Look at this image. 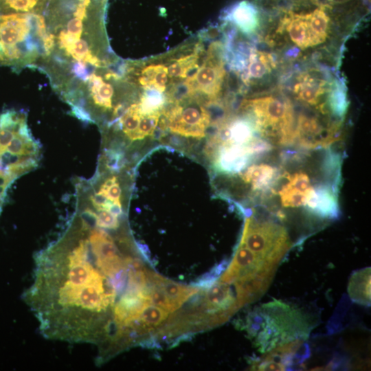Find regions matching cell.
Returning a JSON list of instances; mask_svg holds the SVG:
<instances>
[{
  "label": "cell",
  "instance_id": "cell-14",
  "mask_svg": "<svg viewBox=\"0 0 371 371\" xmlns=\"http://www.w3.org/2000/svg\"><path fill=\"white\" fill-rule=\"evenodd\" d=\"M244 34H254L260 25L258 8L251 2L244 0L234 5L226 16Z\"/></svg>",
  "mask_w": 371,
  "mask_h": 371
},
{
  "label": "cell",
  "instance_id": "cell-18",
  "mask_svg": "<svg viewBox=\"0 0 371 371\" xmlns=\"http://www.w3.org/2000/svg\"><path fill=\"white\" fill-rule=\"evenodd\" d=\"M49 1V0H0V14H44Z\"/></svg>",
  "mask_w": 371,
  "mask_h": 371
},
{
  "label": "cell",
  "instance_id": "cell-16",
  "mask_svg": "<svg viewBox=\"0 0 371 371\" xmlns=\"http://www.w3.org/2000/svg\"><path fill=\"white\" fill-rule=\"evenodd\" d=\"M347 290L352 302L363 306H370V267L355 271L350 278Z\"/></svg>",
  "mask_w": 371,
  "mask_h": 371
},
{
  "label": "cell",
  "instance_id": "cell-5",
  "mask_svg": "<svg viewBox=\"0 0 371 371\" xmlns=\"http://www.w3.org/2000/svg\"><path fill=\"white\" fill-rule=\"evenodd\" d=\"M257 134L274 146L295 147L296 115L287 98L266 95L244 100L240 106Z\"/></svg>",
  "mask_w": 371,
  "mask_h": 371
},
{
  "label": "cell",
  "instance_id": "cell-4",
  "mask_svg": "<svg viewBox=\"0 0 371 371\" xmlns=\"http://www.w3.org/2000/svg\"><path fill=\"white\" fill-rule=\"evenodd\" d=\"M307 315L288 304L274 300L262 304L247 319L246 329L261 352L308 336Z\"/></svg>",
  "mask_w": 371,
  "mask_h": 371
},
{
  "label": "cell",
  "instance_id": "cell-20",
  "mask_svg": "<svg viewBox=\"0 0 371 371\" xmlns=\"http://www.w3.org/2000/svg\"><path fill=\"white\" fill-rule=\"evenodd\" d=\"M169 313L154 304L148 303L144 307L139 319L150 333H152L168 318Z\"/></svg>",
  "mask_w": 371,
  "mask_h": 371
},
{
  "label": "cell",
  "instance_id": "cell-8",
  "mask_svg": "<svg viewBox=\"0 0 371 371\" xmlns=\"http://www.w3.org/2000/svg\"><path fill=\"white\" fill-rule=\"evenodd\" d=\"M203 295L201 308L208 328L225 323L240 308L228 283L217 280Z\"/></svg>",
  "mask_w": 371,
  "mask_h": 371
},
{
  "label": "cell",
  "instance_id": "cell-17",
  "mask_svg": "<svg viewBox=\"0 0 371 371\" xmlns=\"http://www.w3.org/2000/svg\"><path fill=\"white\" fill-rule=\"evenodd\" d=\"M168 67L162 64H153L144 67L138 82L144 89H155L164 93L168 82Z\"/></svg>",
  "mask_w": 371,
  "mask_h": 371
},
{
  "label": "cell",
  "instance_id": "cell-12",
  "mask_svg": "<svg viewBox=\"0 0 371 371\" xmlns=\"http://www.w3.org/2000/svg\"><path fill=\"white\" fill-rule=\"evenodd\" d=\"M276 270H266L234 282L239 308L260 298L269 288Z\"/></svg>",
  "mask_w": 371,
  "mask_h": 371
},
{
  "label": "cell",
  "instance_id": "cell-22",
  "mask_svg": "<svg viewBox=\"0 0 371 371\" xmlns=\"http://www.w3.org/2000/svg\"><path fill=\"white\" fill-rule=\"evenodd\" d=\"M145 295L150 304L159 306L169 313L177 310L164 291L158 285L149 280L147 282Z\"/></svg>",
  "mask_w": 371,
  "mask_h": 371
},
{
  "label": "cell",
  "instance_id": "cell-6",
  "mask_svg": "<svg viewBox=\"0 0 371 371\" xmlns=\"http://www.w3.org/2000/svg\"><path fill=\"white\" fill-rule=\"evenodd\" d=\"M240 243L265 262L278 266L291 247L286 228L273 218L247 216Z\"/></svg>",
  "mask_w": 371,
  "mask_h": 371
},
{
  "label": "cell",
  "instance_id": "cell-23",
  "mask_svg": "<svg viewBox=\"0 0 371 371\" xmlns=\"http://www.w3.org/2000/svg\"><path fill=\"white\" fill-rule=\"evenodd\" d=\"M161 112L143 115L137 130L134 142L143 139L146 136H151L155 130Z\"/></svg>",
  "mask_w": 371,
  "mask_h": 371
},
{
  "label": "cell",
  "instance_id": "cell-9",
  "mask_svg": "<svg viewBox=\"0 0 371 371\" xmlns=\"http://www.w3.org/2000/svg\"><path fill=\"white\" fill-rule=\"evenodd\" d=\"M170 130L185 137L202 138L210 124V116L203 106L194 104L183 108L177 104L166 113Z\"/></svg>",
  "mask_w": 371,
  "mask_h": 371
},
{
  "label": "cell",
  "instance_id": "cell-1",
  "mask_svg": "<svg viewBox=\"0 0 371 371\" xmlns=\"http://www.w3.org/2000/svg\"><path fill=\"white\" fill-rule=\"evenodd\" d=\"M135 246L74 207L63 229L34 257L23 294L47 339L89 344L97 359L122 350L116 323L124 317Z\"/></svg>",
  "mask_w": 371,
  "mask_h": 371
},
{
  "label": "cell",
  "instance_id": "cell-2",
  "mask_svg": "<svg viewBox=\"0 0 371 371\" xmlns=\"http://www.w3.org/2000/svg\"><path fill=\"white\" fill-rule=\"evenodd\" d=\"M105 0H49L44 12V53L36 69L60 97L113 59L103 55Z\"/></svg>",
  "mask_w": 371,
  "mask_h": 371
},
{
  "label": "cell",
  "instance_id": "cell-21",
  "mask_svg": "<svg viewBox=\"0 0 371 371\" xmlns=\"http://www.w3.org/2000/svg\"><path fill=\"white\" fill-rule=\"evenodd\" d=\"M140 101L138 102L141 113L144 115L161 112L165 98L163 93L155 89H144Z\"/></svg>",
  "mask_w": 371,
  "mask_h": 371
},
{
  "label": "cell",
  "instance_id": "cell-7",
  "mask_svg": "<svg viewBox=\"0 0 371 371\" xmlns=\"http://www.w3.org/2000/svg\"><path fill=\"white\" fill-rule=\"evenodd\" d=\"M331 20L324 8L308 13L289 12L280 20L276 34L305 51L322 45L330 38Z\"/></svg>",
  "mask_w": 371,
  "mask_h": 371
},
{
  "label": "cell",
  "instance_id": "cell-19",
  "mask_svg": "<svg viewBox=\"0 0 371 371\" xmlns=\"http://www.w3.org/2000/svg\"><path fill=\"white\" fill-rule=\"evenodd\" d=\"M198 52L175 60L168 67V75L172 78H186L191 81L196 76L199 66L197 64Z\"/></svg>",
  "mask_w": 371,
  "mask_h": 371
},
{
  "label": "cell",
  "instance_id": "cell-13",
  "mask_svg": "<svg viewBox=\"0 0 371 371\" xmlns=\"http://www.w3.org/2000/svg\"><path fill=\"white\" fill-rule=\"evenodd\" d=\"M243 65L246 69L242 79L247 84L252 80H260L271 73L276 67V60L273 54L253 48Z\"/></svg>",
  "mask_w": 371,
  "mask_h": 371
},
{
  "label": "cell",
  "instance_id": "cell-11",
  "mask_svg": "<svg viewBox=\"0 0 371 371\" xmlns=\"http://www.w3.org/2000/svg\"><path fill=\"white\" fill-rule=\"evenodd\" d=\"M277 267L265 262L244 245L239 243L231 263L219 280L231 284L263 271L276 270Z\"/></svg>",
  "mask_w": 371,
  "mask_h": 371
},
{
  "label": "cell",
  "instance_id": "cell-3",
  "mask_svg": "<svg viewBox=\"0 0 371 371\" xmlns=\"http://www.w3.org/2000/svg\"><path fill=\"white\" fill-rule=\"evenodd\" d=\"M45 36L43 14H0V66L17 73L35 68L44 53Z\"/></svg>",
  "mask_w": 371,
  "mask_h": 371
},
{
  "label": "cell",
  "instance_id": "cell-15",
  "mask_svg": "<svg viewBox=\"0 0 371 371\" xmlns=\"http://www.w3.org/2000/svg\"><path fill=\"white\" fill-rule=\"evenodd\" d=\"M147 278L148 280L156 284L164 291L177 309L201 290L198 287L177 283L148 270Z\"/></svg>",
  "mask_w": 371,
  "mask_h": 371
},
{
  "label": "cell",
  "instance_id": "cell-10",
  "mask_svg": "<svg viewBox=\"0 0 371 371\" xmlns=\"http://www.w3.org/2000/svg\"><path fill=\"white\" fill-rule=\"evenodd\" d=\"M216 44L210 46L209 54L190 82L194 91H198L214 100L218 95L225 76L224 63L216 53Z\"/></svg>",
  "mask_w": 371,
  "mask_h": 371
}]
</instances>
